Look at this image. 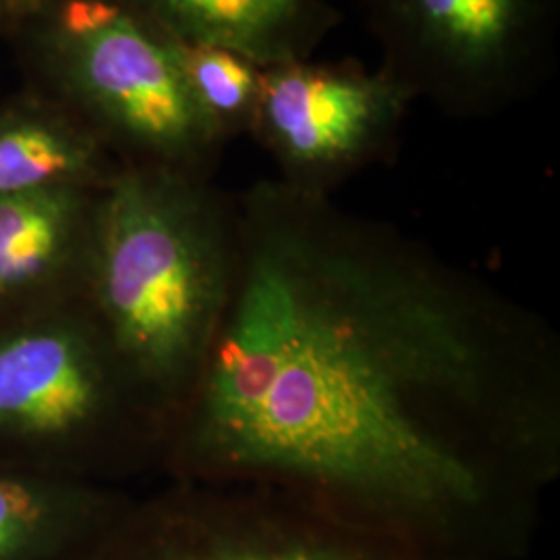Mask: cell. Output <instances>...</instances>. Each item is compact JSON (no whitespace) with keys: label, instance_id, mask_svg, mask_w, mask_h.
Wrapping results in <instances>:
<instances>
[{"label":"cell","instance_id":"8fae6325","mask_svg":"<svg viewBox=\"0 0 560 560\" xmlns=\"http://www.w3.org/2000/svg\"><path fill=\"white\" fill-rule=\"evenodd\" d=\"M119 161L69 110L38 104L0 115V198L50 185H104Z\"/></svg>","mask_w":560,"mask_h":560},{"label":"cell","instance_id":"8992f818","mask_svg":"<svg viewBox=\"0 0 560 560\" xmlns=\"http://www.w3.org/2000/svg\"><path fill=\"white\" fill-rule=\"evenodd\" d=\"M413 96L360 60H287L261 69L252 138L284 173V185L322 196L332 183L384 154Z\"/></svg>","mask_w":560,"mask_h":560},{"label":"cell","instance_id":"4fadbf2b","mask_svg":"<svg viewBox=\"0 0 560 560\" xmlns=\"http://www.w3.org/2000/svg\"><path fill=\"white\" fill-rule=\"evenodd\" d=\"M50 0H0V21L21 20L40 13Z\"/></svg>","mask_w":560,"mask_h":560},{"label":"cell","instance_id":"7c38bea8","mask_svg":"<svg viewBox=\"0 0 560 560\" xmlns=\"http://www.w3.org/2000/svg\"><path fill=\"white\" fill-rule=\"evenodd\" d=\"M177 52L185 80L221 140L249 133L260 104L264 67L219 46L177 42Z\"/></svg>","mask_w":560,"mask_h":560},{"label":"cell","instance_id":"277c9868","mask_svg":"<svg viewBox=\"0 0 560 560\" xmlns=\"http://www.w3.org/2000/svg\"><path fill=\"white\" fill-rule=\"evenodd\" d=\"M42 48L67 110L120 164L203 179L224 141L185 80L177 42L119 0H55Z\"/></svg>","mask_w":560,"mask_h":560},{"label":"cell","instance_id":"6da1fadb","mask_svg":"<svg viewBox=\"0 0 560 560\" xmlns=\"http://www.w3.org/2000/svg\"><path fill=\"white\" fill-rule=\"evenodd\" d=\"M235 266L180 459L298 481L330 515L446 557L517 541V509L448 428L486 370L432 266L284 183L245 201Z\"/></svg>","mask_w":560,"mask_h":560},{"label":"cell","instance_id":"5b68a950","mask_svg":"<svg viewBox=\"0 0 560 560\" xmlns=\"http://www.w3.org/2000/svg\"><path fill=\"white\" fill-rule=\"evenodd\" d=\"M358 4L378 69L453 119H490L532 101L557 65L560 0Z\"/></svg>","mask_w":560,"mask_h":560},{"label":"cell","instance_id":"52a82bcc","mask_svg":"<svg viewBox=\"0 0 560 560\" xmlns=\"http://www.w3.org/2000/svg\"><path fill=\"white\" fill-rule=\"evenodd\" d=\"M90 560H465L324 511L231 506L198 497L131 504Z\"/></svg>","mask_w":560,"mask_h":560},{"label":"cell","instance_id":"30bf717a","mask_svg":"<svg viewBox=\"0 0 560 560\" xmlns=\"http://www.w3.org/2000/svg\"><path fill=\"white\" fill-rule=\"evenodd\" d=\"M131 502L0 460V560H90Z\"/></svg>","mask_w":560,"mask_h":560},{"label":"cell","instance_id":"3957f363","mask_svg":"<svg viewBox=\"0 0 560 560\" xmlns=\"http://www.w3.org/2000/svg\"><path fill=\"white\" fill-rule=\"evenodd\" d=\"M168 420L129 376L85 301L0 326V460L71 480Z\"/></svg>","mask_w":560,"mask_h":560},{"label":"cell","instance_id":"9c48e42d","mask_svg":"<svg viewBox=\"0 0 560 560\" xmlns=\"http://www.w3.org/2000/svg\"><path fill=\"white\" fill-rule=\"evenodd\" d=\"M180 44L219 46L270 67L312 59L340 25L326 0H119Z\"/></svg>","mask_w":560,"mask_h":560},{"label":"cell","instance_id":"ba28073f","mask_svg":"<svg viewBox=\"0 0 560 560\" xmlns=\"http://www.w3.org/2000/svg\"><path fill=\"white\" fill-rule=\"evenodd\" d=\"M104 185L0 198V326L85 301Z\"/></svg>","mask_w":560,"mask_h":560},{"label":"cell","instance_id":"7a4b0ae2","mask_svg":"<svg viewBox=\"0 0 560 560\" xmlns=\"http://www.w3.org/2000/svg\"><path fill=\"white\" fill-rule=\"evenodd\" d=\"M237 245L240 217L201 177L120 164L102 187L85 305L168 420L200 374Z\"/></svg>","mask_w":560,"mask_h":560}]
</instances>
